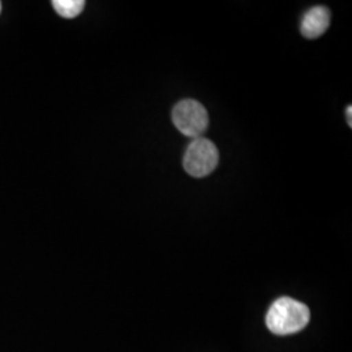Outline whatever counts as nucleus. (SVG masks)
<instances>
[{"mask_svg":"<svg viewBox=\"0 0 352 352\" xmlns=\"http://www.w3.org/2000/svg\"><path fill=\"white\" fill-rule=\"evenodd\" d=\"M309 308L292 298H279L266 314V327L276 336H289L308 325Z\"/></svg>","mask_w":352,"mask_h":352,"instance_id":"obj_1","label":"nucleus"},{"mask_svg":"<svg viewBox=\"0 0 352 352\" xmlns=\"http://www.w3.org/2000/svg\"><path fill=\"white\" fill-rule=\"evenodd\" d=\"M219 162V151L210 140L195 139L187 148L183 164L193 177H204L212 174Z\"/></svg>","mask_w":352,"mask_h":352,"instance_id":"obj_2","label":"nucleus"},{"mask_svg":"<svg viewBox=\"0 0 352 352\" xmlns=\"http://www.w3.org/2000/svg\"><path fill=\"white\" fill-rule=\"evenodd\" d=\"M52 7L64 19H75L84 11V0H54Z\"/></svg>","mask_w":352,"mask_h":352,"instance_id":"obj_5","label":"nucleus"},{"mask_svg":"<svg viewBox=\"0 0 352 352\" xmlns=\"http://www.w3.org/2000/svg\"><path fill=\"white\" fill-rule=\"evenodd\" d=\"M330 24V13L325 7H314L304 14L302 20V33L304 37L314 39L321 37Z\"/></svg>","mask_w":352,"mask_h":352,"instance_id":"obj_4","label":"nucleus"},{"mask_svg":"<svg viewBox=\"0 0 352 352\" xmlns=\"http://www.w3.org/2000/svg\"><path fill=\"white\" fill-rule=\"evenodd\" d=\"M346 115H347V122H349V126H352V107L349 106L347 110H346Z\"/></svg>","mask_w":352,"mask_h":352,"instance_id":"obj_6","label":"nucleus"},{"mask_svg":"<svg viewBox=\"0 0 352 352\" xmlns=\"http://www.w3.org/2000/svg\"><path fill=\"white\" fill-rule=\"evenodd\" d=\"M173 122L183 135L199 139L209 126V115L200 102L184 100L174 107Z\"/></svg>","mask_w":352,"mask_h":352,"instance_id":"obj_3","label":"nucleus"},{"mask_svg":"<svg viewBox=\"0 0 352 352\" xmlns=\"http://www.w3.org/2000/svg\"><path fill=\"white\" fill-rule=\"evenodd\" d=\"M0 11H1V3H0Z\"/></svg>","mask_w":352,"mask_h":352,"instance_id":"obj_7","label":"nucleus"}]
</instances>
